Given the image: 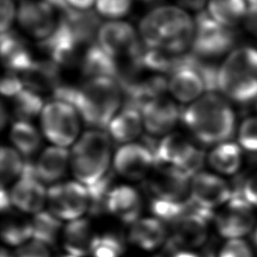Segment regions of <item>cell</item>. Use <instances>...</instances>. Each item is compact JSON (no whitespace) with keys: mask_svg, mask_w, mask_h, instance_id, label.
Wrapping results in <instances>:
<instances>
[{"mask_svg":"<svg viewBox=\"0 0 257 257\" xmlns=\"http://www.w3.org/2000/svg\"><path fill=\"white\" fill-rule=\"evenodd\" d=\"M10 140L17 151L25 157L32 156L40 147L41 136L29 121L16 120L10 130Z\"/></svg>","mask_w":257,"mask_h":257,"instance_id":"cell-33","label":"cell"},{"mask_svg":"<svg viewBox=\"0 0 257 257\" xmlns=\"http://www.w3.org/2000/svg\"><path fill=\"white\" fill-rule=\"evenodd\" d=\"M1 57L4 66L15 73H23L35 61L25 39L14 30L1 34Z\"/></svg>","mask_w":257,"mask_h":257,"instance_id":"cell-21","label":"cell"},{"mask_svg":"<svg viewBox=\"0 0 257 257\" xmlns=\"http://www.w3.org/2000/svg\"><path fill=\"white\" fill-rule=\"evenodd\" d=\"M133 0H96V8L100 15L107 18H119L127 14Z\"/></svg>","mask_w":257,"mask_h":257,"instance_id":"cell-41","label":"cell"},{"mask_svg":"<svg viewBox=\"0 0 257 257\" xmlns=\"http://www.w3.org/2000/svg\"><path fill=\"white\" fill-rule=\"evenodd\" d=\"M77 110L69 103L52 100L41 111L43 135L54 146L66 148L72 145L79 133Z\"/></svg>","mask_w":257,"mask_h":257,"instance_id":"cell-6","label":"cell"},{"mask_svg":"<svg viewBox=\"0 0 257 257\" xmlns=\"http://www.w3.org/2000/svg\"><path fill=\"white\" fill-rule=\"evenodd\" d=\"M120 92L115 79L94 77L79 87L61 83L52 96L71 104L85 124L102 130L108 126L120 104Z\"/></svg>","mask_w":257,"mask_h":257,"instance_id":"cell-1","label":"cell"},{"mask_svg":"<svg viewBox=\"0 0 257 257\" xmlns=\"http://www.w3.org/2000/svg\"><path fill=\"white\" fill-rule=\"evenodd\" d=\"M56 257H75V256H73V255H70V254L66 253V254H61V255H58V256H56Z\"/></svg>","mask_w":257,"mask_h":257,"instance_id":"cell-55","label":"cell"},{"mask_svg":"<svg viewBox=\"0 0 257 257\" xmlns=\"http://www.w3.org/2000/svg\"><path fill=\"white\" fill-rule=\"evenodd\" d=\"M68 163H70V153L66 148L48 147L35 164L36 175L42 183H53L63 177Z\"/></svg>","mask_w":257,"mask_h":257,"instance_id":"cell-26","label":"cell"},{"mask_svg":"<svg viewBox=\"0 0 257 257\" xmlns=\"http://www.w3.org/2000/svg\"><path fill=\"white\" fill-rule=\"evenodd\" d=\"M1 236L3 241L10 246H21L32 237L31 219L25 217L21 212L11 209L2 212Z\"/></svg>","mask_w":257,"mask_h":257,"instance_id":"cell-30","label":"cell"},{"mask_svg":"<svg viewBox=\"0 0 257 257\" xmlns=\"http://www.w3.org/2000/svg\"><path fill=\"white\" fill-rule=\"evenodd\" d=\"M9 195L12 205L22 213L35 215L42 211L47 202V191L36 175L35 164L30 161L24 163L23 171Z\"/></svg>","mask_w":257,"mask_h":257,"instance_id":"cell-12","label":"cell"},{"mask_svg":"<svg viewBox=\"0 0 257 257\" xmlns=\"http://www.w3.org/2000/svg\"><path fill=\"white\" fill-rule=\"evenodd\" d=\"M43 1L46 2L48 5H50L53 9H57L58 11H60L61 14L67 12L69 9L72 8L68 4L67 0H43Z\"/></svg>","mask_w":257,"mask_h":257,"instance_id":"cell-48","label":"cell"},{"mask_svg":"<svg viewBox=\"0 0 257 257\" xmlns=\"http://www.w3.org/2000/svg\"><path fill=\"white\" fill-rule=\"evenodd\" d=\"M197 148L184 135L178 133L169 134L159 140L155 154L156 166L172 165L181 169Z\"/></svg>","mask_w":257,"mask_h":257,"instance_id":"cell-22","label":"cell"},{"mask_svg":"<svg viewBox=\"0 0 257 257\" xmlns=\"http://www.w3.org/2000/svg\"><path fill=\"white\" fill-rule=\"evenodd\" d=\"M23 81L17 76V73L13 71H6L1 80V92L8 97L15 96L19 91L23 89Z\"/></svg>","mask_w":257,"mask_h":257,"instance_id":"cell-45","label":"cell"},{"mask_svg":"<svg viewBox=\"0 0 257 257\" xmlns=\"http://www.w3.org/2000/svg\"><path fill=\"white\" fill-rule=\"evenodd\" d=\"M245 0H209L210 15L225 26L238 23L246 13Z\"/></svg>","mask_w":257,"mask_h":257,"instance_id":"cell-34","label":"cell"},{"mask_svg":"<svg viewBox=\"0 0 257 257\" xmlns=\"http://www.w3.org/2000/svg\"><path fill=\"white\" fill-rule=\"evenodd\" d=\"M0 257H12V254H10V253L5 249V248H2Z\"/></svg>","mask_w":257,"mask_h":257,"instance_id":"cell-54","label":"cell"},{"mask_svg":"<svg viewBox=\"0 0 257 257\" xmlns=\"http://www.w3.org/2000/svg\"><path fill=\"white\" fill-rule=\"evenodd\" d=\"M234 42L235 33L228 26L219 23L207 12L197 15L192 43L195 55L211 59L231 49Z\"/></svg>","mask_w":257,"mask_h":257,"instance_id":"cell-7","label":"cell"},{"mask_svg":"<svg viewBox=\"0 0 257 257\" xmlns=\"http://www.w3.org/2000/svg\"><path fill=\"white\" fill-rule=\"evenodd\" d=\"M15 17V6L12 0H1V32L9 30Z\"/></svg>","mask_w":257,"mask_h":257,"instance_id":"cell-46","label":"cell"},{"mask_svg":"<svg viewBox=\"0 0 257 257\" xmlns=\"http://www.w3.org/2000/svg\"><path fill=\"white\" fill-rule=\"evenodd\" d=\"M219 90L239 103L257 98V49L239 48L227 57L219 70Z\"/></svg>","mask_w":257,"mask_h":257,"instance_id":"cell-5","label":"cell"},{"mask_svg":"<svg viewBox=\"0 0 257 257\" xmlns=\"http://www.w3.org/2000/svg\"><path fill=\"white\" fill-rule=\"evenodd\" d=\"M47 204L58 219L72 221L88 211L89 196L84 185L69 181L52 185L47 190Z\"/></svg>","mask_w":257,"mask_h":257,"instance_id":"cell-10","label":"cell"},{"mask_svg":"<svg viewBox=\"0 0 257 257\" xmlns=\"http://www.w3.org/2000/svg\"><path fill=\"white\" fill-rule=\"evenodd\" d=\"M191 177L172 165H158L144 180L150 199L167 202L190 200Z\"/></svg>","mask_w":257,"mask_h":257,"instance_id":"cell-8","label":"cell"},{"mask_svg":"<svg viewBox=\"0 0 257 257\" xmlns=\"http://www.w3.org/2000/svg\"><path fill=\"white\" fill-rule=\"evenodd\" d=\"M143 116L140 109L123 106L119 113L113 116L107 128L110 139L118 144H130L142 132Z\"/></svg>","mask_w":257,"mask_h":257,"instance_id":"cell-28","label":"cell"},{"mask_svg":"<svg viewBox=\"0 0 257 257\" xmlns=\"http://www.w3.org/2000/svg\"><path fill=\"white\" fill-rule=\"evenodd\" d=\"M144 126L152 136L170 133L181 118L182 108L171 99L160 96L148 101L141 109Z\"/></svg>","mask_w":257,"mask_h":257,"instance_id":"cell-17","label":"cell"},{"mask_svg":"<svg viewBox=\"0 0 257 257\" xmlns=\"http://www.w3.org/2000/svg\"><path fill=\"white\" fill-rule=\"evenodd\" d=\"M212 169L223 175H233L242 165V148L233 142L216 145L208 156Z\"/></svg>","mask_w":257,"mask_h":257,"instance_id":"cell-31","label":"cell"},{"mask_svg":"<svg viewBox=\"0 0 257 257\" xmlns=\"http://www.w3.org/2000/svg\"><path fill=\"white\" fill-rule=\"evenodd\" d=\"M79 45L68 25L61 18L54 31L38 43L39 49L46 53L50 60L63 67H72L81 61Z\"/></svg>","mask_w":257,"mask_h":257,"instance_id":"cell-15","label":"cell"},{"mask_svg":"<svg viewBox=\"0 0 257 257\" xmlns=\"http://www.w3.org/2000/svg\"><path fill=\"white\" fill-rule=\"evenodd\" d=\"M80 67L83 75L89 78L109 77L115 79L117 61L99 44L93 43L81 57Z\"/></svg>","mask_w":257,"mask_h":257,"instance_id":"cell-29","label":"cell"},{"mask_svg":"<svg viewBox=\"0 0 257 257\" xmlns=\"http://www.w3.org/2000/svg\"><path fill=\"white\" fill-rule=\"evenodd\" d=\"M113 174L108 172L97 183L86 187L89 196L88 213L90 216L98 217L106 213V201L110 190L113 188Z\"/></svg>","mask_w":257,"mask_h":257,"instance_id":"cell-36","label":"cell"},{"mask_svg":"<svg viewBox=\"0 0 257 257\" xmlns=\"http://www.w3.org/2000/svg\"><path fill=\"white\" fill-rule=\"evenodd\" d=\"M250 235H251V241H252V243L257 247V222H256V224H255L253 230L251 231Z\"/></svg>","mask_w":257,"mask_h":257,"instance_id":"cell-53","label":"cell"},{"mask_svg":"<svg viewBox=\"0 0 257 257\" xmlns=\"http://www.w3.org/2000/svg\"><path fill=\"white\" fill-rule=\"evenodd\" d=\"M218 257H253L250 245L242 240L228 239L218 252Z\"/></svg>","mask_w":257,"mask_h":257,"instance_id":"cell-42","label":"cell"},{"mask_svg":"<svg viewBox=\"0 0 257 257\" xmlns=\"http://www.w3.org/2000/svg\"><path fill=\"white\" fill-rule=\"evenodd\" d=\"M59 67L52 60H35L21 79L27 88L36 92H53L61 84Z\"/></svg>","mask_w":257,"mask_h":257,"instance_id":"cell-25","label":"cell"},{"mask_svg":"<svg viewBox=\"0 0 257 257\" xmlns=\"http://www.w3.org/2000/svg\"><path fill=\"white\" fill-rule=\"evenodd\" d=\"M125 249L122 234L107 231L97 236L90 257H120Z\"/></svg>","mask_w":257,"mask_h":257,"instance_id":"cell-37","label":"cell"},{"mask_svg":"<svg viewBox=\"0 0 257 257\" xmlns=\"http://www.w3.org/2000/svg\"><path fill=\"white\" fill-rule=\"evenodd\" d=\"M143 200L137 189L127 186H113L106 201V213L124 224H133L140 219Z\"/></svg>","mask_w":257,"mask_h":257,"instance_id":"cell-19","label":"cell"},{"mask_svg":"<svg viewBox=\"0 0 257 257\" xmlns=\"http://www.w3.org/2000/svg\"><path fill=\"white\" fill-rule=\"evenodd\" d=\"M232 197V188L221 177L200 172L191 179L190 199L198 208L214 211L225 205Z\"/></svg>","mask_w":257,"mask_h":257,"instance_id":"cell-13","label":"cell"},{"mask_svg":"<svg viewBox=\"0 0 257 257\" xmlns=\"http://www.w3.org/2000/svg\"><path fill=\"white\" fill-rule=\"evenodd\" d=\"M181 119L204 145L228 142L235 132V114L229 103L214 92L207 93L186 108Z\"/></svg>","mask_w":257,"mask_h":257,"instance_id":"cell-2","label":"cell"},{"mask_svg":"<svg viewBox=\"0 0 257 257\" xmlns=\"http://www.w3.org/2000/svg\"><path fill=\"white\" fill-rule=\"evenodd\" d=\"M191 204V199L185 202H167L150 199V210L157 219L172 224L189 211Z\"/></svg>","mask_w":257,"mask_h":257,"instance_id":"cell-39","label":"cell"},{"mask_svg":"<svg viewBox=\"0 0 257 257\" xmlns=\"http://www.w3.org/2000/svg\"><path fill=\"white\" fill-rule=\"evenodd\" d=\"M67 2L74 9L87 10L92 5L94 0H67Z\"/></svg>","mask_w":257,"mask_h":257,"instance_id":"cell-50","label":"cell"},{"mask_svg":"<svg viewBox=\"0 0 257 257\" xmlns=\"http://www.w3.org/2000/svg\"><path fill=\"white\" fill-rule=\"evenodd\" d=\"M7 119H8V113H7V110L5 108V105L4 103L2 102L1 103V114H0V124H1V128H4L6 122H7Z\"/></svg>","mask_w":257,"mask_h":257,"instance_id":"cell-51","label":"cell"},{"mask_svg":"<svg viewBox=\"0 0 257 257\" xmlns=\"http://www.w3.org/2000/svg\"><path fill=\"white\" fill-rule=\"evenodd\" d=\"M244 23L246 29L257 36V4L249 5L244 16Z\"/></svg>","mask_w":257,"mask_h":257,"instance_id":"cell-47","label":"cell"},{"mask_svg":"<svg viewBox=\"0 0 257 257\" xmlns=\"http://www.w3.org/2000/svg\"><path fill=\"white\" fill-rule=\"evenodd\" d=\"M178 2L186 8L193 9V10H199L204 6L206 0H178Z\"/></svg>","mask_w":257,"mask_h":257,"instance_id":"cell-49","label":"cell"},{"mask_svg":"<svg viewBox=\"0 0 257 257\" xmlns=\"http://www.w3.org/2000/svg\"><path fill=\"white\" fill-rule=\"evenodd\" d=\"M43 109V100L34 90L23 88L12 97V113L17 120L28 121Z\"/></svg>","mask_w":257,"mask_h":257,"instance_id":"cell-35","label":"cell"},{"mask_svg":"<svg viewBox=\"0 0 257 257\" xmlns=\"http://www.w3.org/2000/svg\"><path fill=\"white\" fill-rule=\"evenodd\" d=\"M215 215L214 211L198 208L192 203L189 211L172 223L168 240L178 249L201 247L207 242L208 224L214 220Z\"/></svg>","mask_w":257,"mask_h":257,"instance_id":"cell-9","label":"cell"},{"mask_svg":"<svg viewBox=\"0 0 257 257\" xmlns=\"http://www.w3.org/2000/svg\"><path fill=\"white\" fill-rule=\"evenodd\" d=\"M127 239L131 244L143 250L152 251L165 243L167 229L164 222L156 217L140 218L132 224Z\"/></svg>","mask_w":257,"mask_h":257,"instance_id":"cell-23","label":"cell"},{"mask_svg":"<svg viewBox=\"0 0 257 257\" xmlns=\"http://www.w3.org/2000/svg\"><path fill=\"white\" fill-rule=\"evenodd\" d=\"M239 146L250 153H257V116L245 118L238 131Z\"/></svg>","mask_w":257,"mask_h":257,"instance_id":"cell-40","label":"cell"},{"mask_svg":"<svg viewBox=\"0 0 257 257\" xmlns=\"http://www.w3.org/2000/svg\"><path fill=\"white\" fill-rule=\"evenodd\" d=\"M248 2L249 5H253V4H257V0H245Z\"/></svg>","mask_w":257,"mask_h":257,"instance_id":"cell-56","label":"cell"},{"mask_svg":"<svg viewBox=\"0 0 257 257\" xmlns=\"http://www.w3.org/2000/svg\"><path fill=\"white\" fill-rule=\"evenodd\" d=\"M99 45L114 58L140 53L143 44L134 28L125 22L113 21L103 24L98 32Z\"/></svg>","mask_w":257,"mask_h":257,"instance_id":"cell-16","label":"cell"},{"mask_svg":"<svg viewBox=\"0 0 257 257\" xmlns=\"http://www.w3.org/2000/svg\"><path fill=\"white\" fill-rule=\"evenodd\" d=\"M232 192L239 193L252 207H257V173L249 176Z\"/></svg>","mask_w":257,"mask_h":257,"instance_id":"cell-44","label":"cell"},{"mask_svg":"<svg viewBox=\"0 0 257 257\" xmlns=\"http://www.w3.org/2000/svg\"><path fill=\"white\" fill-rule=\"evenodd\" d=\"M12 257H50V253L48 246L33 239L19 246Z\"/></svg>","mask_w":257,"mask_h":257,"instance_id":"cell-43","label":"cell"},{"mask_svg":"<svg viewBox=\"0 0 257 257\" xmlns=\"http://www.w3.org/2000/svg\"><path fill=\"white\" fill-rule=\"evenodd\" d=\"M214 222L218 234L227 239L250 234L256 224L252 206L236 192H232L231 199L215 215Z\"/></svg>","mask_w":257,"mask_h":257,"instance_id":"cell-11","label":"cell"},{"mask_svg":"<svg viewBox=\"0 0 257 257\" xmlns=\"http://www.w3.org/2000/svg\"><path fill=\"white\" fill-rule=\"evenodd\" d=\"M24 167V162L18 151L10 147H2L0 153V171L2 186L11 183L20 177Z\"/></svg>","mask_w":257,"mask_h":257,"instance_id":"cell-38","label":"cell"},{"mask_svg":"<svg viewBox=\"0 0 257 257\" xmlns=\"http://www.w3.org/2000/svg\"><path fill=\"white\" fill-rule=\"evenodd\" d=\"M60 18L68 25L79 44H93L100 29V18L94 11L71 8L61 14Z\"/></svg>","mask_w":257,"mask_h":257,"instance_id":"cell-27","label":"cell"},{"mask_svg":"<svg viewBox=\"0 0 257 257\" xmlns=\"http://www.w3.org/2000/svg\"><path fill=\"white\" fill-rule=\"evenodd\" d=\"M18 21L30 35L44 39L55 29L53 8L44 1L22 0L18 10Z\"/></svg>","mask_w":257,"mask_h":257,"instance_id":"cell-18","label":"cell"},{"mask_svg":"<svg viewBox=\"0 0 257 257\" xmlns=\"http://www.w3.org/2000/svg\"><path fill=\"white\" fill-rule=\"evenodd\" d=\"M156 167L153 153L142 143L122 145L114 154L113 170L124 179L145 180Z\"/></svg>","mask_w":257,"mask_h":257,"instance_id":"cell-14","label":"cell"},{"mask_svg":"<svg viewBox=\"0 0 257 257\" xmlns=\"http://www.w3.org/2000/svg\"><path fill=\"white\" fill-rule=\"evenodd\" d=\"M143 42L150 47H164L182 54L193 43L195 25L187 13L173 6L159 7L140 24Z\"/></svg>","mask_w":257,"mask_h":257,"instance_id":"cell-3","label":"cell"},{"mask_svg":"<svg viewBox=\"0 0 257 257\" xmlns=\"http://www.w3.org/2000/svg\"><path fill=\"white\" fill-rule=\"evenodd\" d=\"M32 222V238L46 246H55L61 231V220L50 211H41L34 215Z\"/></svg>","mask_w":257,"mask_h":257,"instance_id":"cell-32","label":"cell"},{"mask_svg":"<svg viewBox=\"0 0 257 257\" xmlns=\"http://www.w3.org/2000/svg\"><path fill=\"white\" fill-rule=\"evenodd\" d=\"M98 234L90 221L79 218L69 221L62 230V245L66 253L75 257L90 255Z\"/></svg>","mask_w":257,"mask_h":257,"instance_id":"cell-20","label":"cell"},{"mask_svg":"<svg viewBox=\"0 0 257 257\" xmlns=\"http://www.w3.org/2000/svg\"><path fill=\"white\" fill-rule=\"evenodd\" d=\"M186 56L183 65L170 74L169 89L172 94L182 102H188L198 97L205 89L204 82L198 71L186 63Z\"/></svg>","mask_w":257,"mask_h":257,"instance_id":"cell-24","label":"cell"},{"mask_svg":"<svg viewBox=\"0 0 257 257\" xmlns=\"http://www.w3.org/2000/svg\"><path fill=\"white\" fill-rule=\"evenodd\" d=\"M139 1L148 7H156L164 2V0H139Z\"/></svg>","mask_w":257,"mask_h":257,"instance_id":"cell-52","label":"cell"},{"mask_svg":"<svg viewBox=\"0 0 257 257\" xmlns=\"http://www.w3.org/2000/svg\"><path fill=\"white\" fill-rule=\"evenodd\" d=\"M111 141L101 130L85 132L70 152V167L77 182L85 187L97 183L109 172Z\"/></svg>","mask_w":257,"mask_h":257,"instance_id":"cell-4","label":"cell"}]
</instances>
